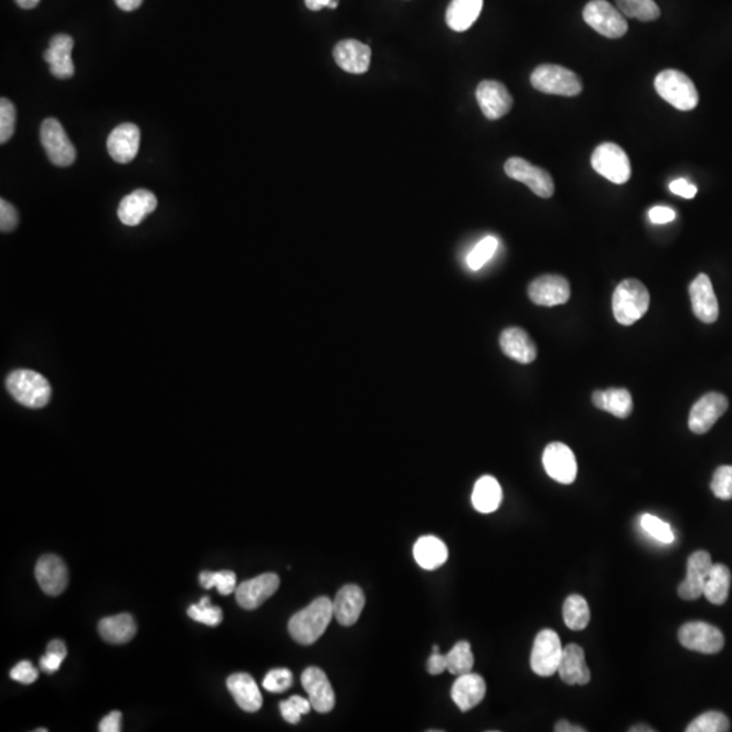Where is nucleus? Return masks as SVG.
Returning a JSON list of instances; mask_svg holds the SVG:
<instances>
[{"label":"nucleus","instance_id":"nucleus-59","mask_svg":"<svg viewBox=\"0 0 732 732\" xmlns=\"http://www.w3.org/2000/svg\"><path fill=\"white\" fill-rule=\"evenodd\" d=\"M629 731H631V732H643V731L654 732L655 729L651 728V727H649V726H634V727H632V728L629 729Z\"/></svg>","mask_w":732,"mask_h":732},{"label":"nucleus","instance_id":"nucleus-47","mask_svg":"<svg viewBox=\"0 0 732 732\" xmlns=\"http://www.w3.org/2000/svg\"><path fill=\"white\" fill-rule=\"evenodd\" d=\"M15 120L17 112L14 105L7 98H2L0 101V143L4 144L12 138L15 130Z\"/></svg>","mask_w":732,"mask_h":732},{"label":"nucleus","instance_id":"nucleus-27","mask_svg":"<svg viewBox=\"0 0 732 732\" xmlns=\"http://www.w3.org/2000/svg\"><path fill=\"white\" fill-rule=\"evenodd\" d=\"M500 343L503 353L520 364L528 365L536 359V343L523 328H506L500 334Z\"/></svg>","mask_w":732,"mask_h":732},{"label":"nucleus","instance_id":"nucleus-41","mask_svg":"<svg viewBox=\"0 0 732 732\" xmlns=\"http://www.w3.org/2000/svg\"><path fill=\"white\" fill-rule=\"evenodd\" d=\"M187 615L192 620L208 626H217L223 620L222 609L213 606L208 597L201 598L199 603L190 606Z\"/></svg>","mask_w":732,"mask_h":732},{"label":"nucleus","instance_id":"nucleus-8","mask_svg":"<svg viewBox=\"0 0 732 732\" xmlns=\"http://www.w3.org/2000/svg\"><path fill=\"white\" fill-rule=\"evenodd\" d=\"M563 647L559 634L552 629H543L534 639L531 655V667L534 674L551 677L559 669Z\"/></svg>","mask_w":732,"mask_h":732},{"label":"nucleus","instance_id":"nucleus-17","mask_svg":"<svg viewBox=\"0 0 732 732\" xmlns=\"http://www.w3.org/2000/svg\"><path fill=\"white\" fill-rule=\"evenodd\" d=\"M302 683L316 712L328 713L334 710L335 695L323 670L319 667H308L302 674Z\"/></svg>","mask_w":732,"mask_h":732},{"label":"nucleus","instance_id":"nucleus-22","mask_svg":"<svg viewBox=\"0 0 732 732\" xmlns=\"http://www.w3.org/2000/svg\"><path fill=\"white\" fill-rule=\"evenodd\" d=\"M140 146V130L133 124H121L107 138V151L113 161L125 164L132 161Z\"/></svg>","mask_w":732,"mask_h":732},{"label":"nucleus","instance_id":"nucleus-6","mask_svg":"<svg viewBox=\"0 0 732 732\" xmlns=\"http://www.w3.org/2000/svg\"><path fill=\"white\" fill-rule=\"evenodd\" d=\"M583 20L606 38H620L628 32L623 12L606 0H592L583 9Z\"/></svg>","mask_w":732,"mask_h":732},{"label":"nucleus","instance_id":"nucleus-36","mask_svg":"<svg viewBox=\"0 0 732 732\" xmlns=\"http://www.w3.org/2000/svg\"><path fill=\"white\" fill-rule=\"evenodd\" d=\"M563 618L570 629L582 631L590 623L589 603L582 595H570L563 605Z\"/></svg>","mask_w":732,"mask_h":732},{"label":"nucleus","instance_id":"nucleus-29","mask_svg":"<svg viewBox=\"0 0 732 732\" xmlns=\"http://www.w3.org/2000/svg\"><path fill=\"white\" fill-rule=\"evenodd\" d=\"M227 688L241 710L250 713L261 710V692L254 678L248 673H236L228 677Z\"/></svg>","mask_w":732,"mask_h":732},{"label":"nucleus","instance_id":"nucleus-7","mask_svg":"<svg viewBox=\"0 0 732 732\" xmlns=\"http://www.w3.org/2000/svg\"><path fill=\"white\" fill-rule=\"evenodd\" d=\"M592 166L595 173L613 184L623 185L631 178V161L620 146L602 143L592 155Z\"/></svg>","mask_w":732,"mask_h":732},{"label":"nucleus","instance_id":"nucleus-55","mask_svg":"<svg viewBox=\"0 0 732 732\" xmlns=\"http://www.w3.org/2000/svg\"><path fill=\"white\" fill-rule=\"evenodd\" d=\"M555 731L556 732H583L586 731V728H582L579 726H574V724L569 723L567 720H560L557 721L556 726H555Z\"/></svg>","mask_w":732,"mask_h":732},{"label":"nucleus","instance_id":"nucleus-52","mask_svg":"<svg viewBox=\"0 0 732 732\" xmlns=\"http://www.w3.org/2000/svg\"><path fill=\"white\" fill-rule=\"evenodd\" d=\"M670 190L675 195H680V197L687 200L695 199L696 194H697V187L689 184L687 179H675L670 184Z\"/></svg>","mask_w":732,"mask_h":732},{"label":"nucleus","instance_id":"nucleus-3","mask_svg":"<svg viewBox=\"0 0 732 732\" xmlns=\"http://www.w3.org/2000/svg\"><path fill=\"white\" fill-rule=\"evenodd\" d=\"M9 394L29 408H43L48 405L52 395V388L43 374L29 369H18L12 372L6 380Z\"/></svg>","mask_w":732,"mask_h":732},{"label":"nucleus","instance_id":"nucleus-33","mask_svg":"<svg viewBox=\"0 0 732 732\" xmlns=\"http://www.w3.org/2000/svg\"><path fill=\"white\" fill-rule=\"evenodd\" d=\"M413 557L422 569L436 570L448 560V548L434 536H423L413 546Z\"/></svg>","mask_w":732,"mask_h":732},{"label":"nucleus","instance_id":"nucleus-60","mask_svg":"<svg viewBox=\"0 0 732 732\" xmlns=\"http://www.w3.org/2000/svg\"><path fill=\"white\" fill-rule=\"evenodd\" d=\"M339 0H331L330 4H328V9H336L338 7Z\"/></svg>","mask_w":732,"mask_h":732},{"label":"nucleus","instance_id":"nucleus-24","mask_svg":"<svg viewBox=\"0 0 732 732\" xmlns=\"http://www.w3.org/2000/svg\"><path fill=\"white\" fill-rule=\"evenodd\" d=\"M72 49L74 40L67 35H56L49 43L43 59L51 67V72L55 78L66 81L75 74V67L72 63Z\"/></svg>","mask_w":732,"mask_h":732},{"label":"nucleus","instance_id":"nucleus-48","mask_svg":"<svg viewBox=\"0 0 732 732\" xmlns=\"http://www.w3.org/2000/svg\"><path fill=\"white\" fill-rule=\"evenodd\" d=\"M293 685V674L287 669H274L267 673L264 680V688L267 692L284 693Z\"/></svg>","mask_w":732,"mask_h":732},{"label":"nucleus","instance_id":"nucleus-44","mask_svg":"<svg viewBox=\"0 0 732 732\" xmlns=\"http://www.w3.org/2000/svg\"><path fill=\"white\" fill-rule=\"evenodd\" d=\"M67 657L66 644L61 641H53L48 644L46 654L41 657L40 667L43 672L53 674L60 669L61 664Z\"/></svg>","mask_w":732,"mask_h":732},{"label":"nucleus","instance_id":"nucleus-21","mask_svg":"<svg viewBox=\"0 0 732 732\" xmlns=\"http://www.w3.org/2000/svg\"><path fill=\"white\" fill-rule=\"evenodd\" d=\"M333 55L335 63L349 74H365L371 66V48L357 40L339 41Z\"/></svg>","mask_w":732,"mask_h":732},{"label":"nucleus","instance_id":"nucleus-31","mask_svg":"<svg viewBox=\"0 0 732 732\" xmlns=\"http://www.w3.org/2000/svg\"><path fill=\"white\" fill-rule=\"evenodd\" d=\"M98 631L107 643L124 644L135 638L138 626L132 616L121 613L102 618L98 626Z\"/></svg>","mask_w":732,"mask_h":732},{"label":"nucleus","instance_id":"nucleus-10","mask_svg":"<svg viewBox=\"0 0 732 732\" xmlns=\"http://www.w3.org/2000/svg\"><path fill=\"white\" fill-rule=\"evenodd\" d=\"M41 143L49 161L55 166L68 167L75 161V146H72L63 125L55 118H46L41 125Z\"/></svg>","mask_w":732,"mask_h":732},{"label":"nucleus","instance_id":"nucleus-35","mask_svg":"<svg viewBox=\"0 0 732 732\" xmlns=\"http://www.w3.org/2000/svg\"><path fill=\"white\" fill-rule=\"evenodd\" d=\"M731 586V571L721 563L713 564L710 575L706 578L704 597L713 605H723L728 598Z\"/></svg>","mask_w":732,"mask_h":732},{"label":"nucleus","instance_id":"nucleus-61","mask_svg":"<svg viewBox=\"0 0 732 732\" xmlns=\"http://www.w3.org/2000/svg\"><path fill=\"white\" fill-rule=\"evenodd\" d=\"M43 731H48V729H43V728H38L37 729V732H43Z\"/></svg>","mask_w":732,"mask_h":732},{"label":"nucleus","instance_id":"nucleus-1","mask_svg":"<svg viewBox=\"0 0 732 732\" xmlns=\"http://www.w3.org/2000/svg\"><path fill=\"white\" fill-rule=\"evenodd\" d=\"M333 618V601L327 597L316 598L307 608L292 616L287 629L297 643L310 646L322 638Z\"/></svg>","mask_w":732,"mask_h":732},{"label":"nucleus","instance_id":"nucleus-18","mask_svg":"<svg viewBox=\"0 0 732 732\" xmlns=\"http://www.w3.org/2000/svg\"><path fill=\"white\" fill-rule=\"evenodd\" d=\"M713 563L711 555L706 551H697L688 559L687 578L678 587V595L682 600H698L704 595L705 580L710 575Z\"/></svg>","mask_w":732,"mask_h":732},{"label":"nucleus","instance_id":"nucleus-2","mask_svg":"<svg viewBox=\"0 0 732 732\" xmlns=\"http://www.w3.org/2000/svg\"><path fill=\"white\" fill-rule=\"evenodd\" d=\"M612 307L618 323L634 325L649 311V292L639 279H624L613 293Z\"/></svg>","mask_w":732,"mask_h":732},{"label":"nucleus","instance_id":"nucleus-46","mask_svg":"<svg viewBox=\"0 0 732 732\" xmlns=\"http://www.w3.org/2000/svg\"><path fill=\"white\" fill-rule=\"evenodd\" d=\"M711 490L719 500H732V466H721L716 469L711 482Z\"/></svg>","mask_w":732,"mask_h":732},{"label":"nucleus","instance_id":"nucleus-5","mask_svg":"<svg viewBox=\"0 0 732 732\" xmlns=\"http://www.w3.org/2000/svg\"><path fill=\"white\" fill-rule=\"evenodd\" d=\"M531 83L537 91L562 97H577L583 90L582 81L574 71L556 64L537 67L531 74Z\"/></svg>","mask_w":732,"mask_h":732},{"label":"nucleus","instance_id":"nucleus-32","mask_svg":"<svg viewBox=\"0 0 732 732\" xmlns=\"http://www.w3.org/2000/svg\"><path fill=\"white\" fill-rule=\"evenodd\" d=\"M483 9V0H452L446 10V23L454 32H466L476 22Z\"/></svg>","mask_w":732,"mask_h":732},{"label":"nucleus","instance_id":"nucleus-37","mask_svg":"<svg viewBox=\"0 0 732 732\" xmlns=\"http://www.w3.org/2000/svg\"><path fill=\"white\" fill-rule=\"evenodd\" d=\"M615 4L624 17L634 18L641 22H651L661 17V9L654 0H615Z\"/></svg>","mask_w":732,"mask_h":732},{"label":"nucleus","instance_id":"nucleus-49","mask_svg":"<svg viewBox=\"0 0 732 732\" xmlns=\"http://www.w3.org/2000/svg\"><path fill=\"white\" fill-rule=\"evenodd\" d=\"M10 677H12V680L17 681V682L30 685V683L37 681L38 670L33 666L32 662L22 661L20 662L17 666L12 667Z\"/></svg>","mask_w":732,"mask_h":732},{"label":"nucleus","instance_id":"nucleus-45","mask_svg":"<svg viewBox=\"0 0 732 732\" xmlns=\"http://www.w3.org/2000/svg\"><path fill=\"white\" fill-rule=\"evenodd\" d=\"M641 525L649 536L654 537L661 543L672 544L674 541V533H673L672 528H670L669 523H665L661 518L651 515H644L641 518Z\"/></svg>","mask_w":732,"mask_h":732},{"label":"nucleus","instance_id":"nucleus-56","mask_svg":"<svg viewBox=\"0 0 732 732\" xmlns=\"http://www.w3.org/2000/svg\"><path fill=\"white\" fill-rule=\"evenodd\" d=\"M115 4L117 6L120 7L121 10H124V12H133V10L138 9L143 4V0H115Z\"/></svg>","mask_w":732,"mask_h":732},{"label":"nucleus","instance_id":"nucleus-11","mask_svg":"<svg viewBox=\"0 0 732 732\" xmlns=\"http://www.w3.org/2000/svg\"><path fill=\"white\" fill-rule=\"evenodd\" d=\"M506 176L523 182L534 194L541 199H551L555 193L551 174L541 167L533 166L523 158H510L505 163Z\"/></svg>","mask_w":732,"mask_h":732},{"label":"nucleus","instance_id":"nucleus-54","mask_svg":"<svg viewBox=\"0 0 732 732\" xmlns=\"http://www.w3.org/2000/svg\"><path fill=\"white\" fill-rule=\"evenodd\" d=\"M121 729V712L113 711L109 715L105 716L99 723L101 732H118Z\"/></svg>","mask_w":732,"mask_h":732},{"label":"nucleus","instance_id":"nucleus-30","mask_svg":"<svg viewBox=\"0 0 732 732\" xmlns=\"http://www.w3.org/2000/svg\"><path fill=\"white\" fill-rule=\"evenodd\" d=\"M592 399L595 407L612 413L620 420H626L634 411V400H632L631 392L626 388H609L606 390H595Z\"/></svg>","mask_w":732,"mask_h":732},{"label":"nucleus","instance_id":"nucleus-26","mask_svg":"<svg viewBox=\"0 0 732 732\" xmlns=\"http://www.w3.org/2000/svg\"><path fill=\"white\" fill-rule=\"evenodd\" d=\"M485 692V681L479 674L471 672L468 674L459 675L452 687L451 695L459 710L467 712L482 703Z\"/></svg>","mask_w":732,"mask_h":732},{"label":"nucleus","instance_id":"nucleus-53","mask_svg":"<svg viewBox=\"0 0 732 732\" xmlns=\"http://www.w3.org/2000/svg\"><path fill=\"white\" fill-rule=\"evenodd\" d=\"M649 218L654 224H667L675 218V212L672 208L654 207L649 209Z\"/></svg>","mask_w":732,"mask_h":732},{"label":"nucleus","instance_id":"nucleus-20","mask_svg":"<svg viewBox=\"0 0 732 732\" xmlns=\"http://www.w3.org/2000/svg\"><path fill=\"white\" fill-rule=\"evenodd\" d=\"M35 579L45 594H61L68 585V570L63 559L56 555H45L35 566Z\"/></svg>","mask_w":732,"mask_h":732},{"label":"nucleus","instance_id":"nucleus-58","mask_svg":"<svg viewBox=\"0 0 732 732\" xmlns=\"http://www.w3.org/2000/svg\"><path fill=\"white\" fill-rule=\"evenodd\" d=\"M17 2L18 6L20 9L30 10L35 9L38 4H40V0H15Z\"/></svg>","mask_w":732,"mask_h":732},{"label":"nucleus","instance_id":"nucleus-42","mask_svg":"<svg viewBox=\"0 0 732 732\" xmlns=\"http://www.w3.org/2000/svg\"><path fill=\"white\" fill-rule=\"evenodd\" d=\"M498 244L500 243H498L497 238L487 236L475 246L474 250L469 253L468 258H467L468 266L471 267L472 271H479L492 258L495 251H497Z\"/></svg>","mask_w":732,"mask_h":732},{"label":"nucleus","instance_id":"nucleus-19","mask_svg":"<svg viewBox=\"0 0 732 732\" xmlns=\"http://www.w3.org/2000/svg\"><path fill=\"white\" fill-rule=\"evenodd\" d=\"M689 295L696 318L706 325L715 323L719 318V303L710 277L698 274L690 284Z\"/></svg>","mask_w":732,"mask_h":732},{"label":"nucleus","instance_id":"nucleus-57","mask_svg":"<svg viewBox=\"0 0 732 732\" xmlns=\"http://www.w3.org/2000/svg\"><path fill=\"white\" fill-rule=\"evenodd\" d=\"M331 0H305V6L312 12H319V10L328 7Z\"/></svg>","mask_w":732,"mask_h":732},{"label":"nucleus","instance_id":"nucleus-43","mask_svg":"<svg viewBox=\"0 0 732 732\" xmlns=\"http://www.w3.org/2000/svg\"><path fill=\"white\" fill-rule=\"evenodd\" d=\"M311 708H312L311 701L302 696H292L287 700L279 703L282 718L290 724L299 723L303 715L310 713Z\"/></svg>","mask_w":732,"mask_h":732},{"label":"nucleus","instance_id":"nucleus-12","mask_svg":"<svg viewBox=\"0 0 732 732\" xmlns=\"http://www.w3.org/2000/svg\"><path fill=\"white\" fill-rule=\"evenodd\" d=\"M547 474L555 482L571 484L577 479L578 466L574 452L563 443H551L543 453Z\"/></svg>","mask_w":732,"mask_h":732},{"label":"nucleus","instance_id":"nucleus-51","mask_svg":"<svg viewBox=\"0 0 732 732\" xmlns=\"http://www.w3.org/2000/svg\"><path fill=\"white\" fill-rule=\"evenodd\" d=\"M445 670H448V661H446V655L441 654L437 646L433 647V654L429 657L428 672L431 675L443 674Z\"/></svg>","mask_w":732,"mask_h":732},{"label":"nucleus","instance_id":"nucleus-4","mask_svg":"<svg viewBox=\"0 0 732 732\" xmlns=\"http://www.w3.org/2000/svg\"><path fill=\"white\" fill-rule=\"evenodd\" d=\"M657 95L667 104L682 112L696 109L698 105V92L689 76L677 69H665L659 72L654 82Z\"/></svg>","mask_w":732,"mask_h":732},{"label":"nucleus","instance_id":"nucleus-13","mask_svg":"<svg viewBox=\"0 0 732 732\" xmlns=\"http://www.w3.org/2000/svg\"><path fill=\"white\" fill-rule=\"evenodd\" d=\"M728 410V399L719 392L704 395L693 405L689 413V429L695 434H705Z\"/></svg>","mask_w":732,"mask_h":732},{"label":"nucleus","instance_id":"nucleus-14","mask_svg":"<svg viewBox=\"0 0 732 732\" xmlns=\"http://www.w3.org/2000/svg\"><path fill=\"white\" fill-rule=\"evenodd\" d=\"M528 296L534 304L555 307L569 302L571 287L564 277L547 274L531 281L528 287Z\"/></svg>","mask_w":732,"mask_h":732},{"label":"nucleus","instance_id":"nucleus-9","mask_svg":"<svg viewBox=\"0 0 732 732\" xmlns=\"http://www.w3.org/2000/svg\"><path fill=\"white\" fill-rule=\"evenodd\" d=\"M678 641L685 649L701 654H718L724 647V634L720 629L704 621L683 624L678 632Z\"/></svg>","mask_w":732,"mask_h":732},{"label":"nucleus","instance_id":"nucleus-50","mask_svg":"<svg viewBox=\"0 0 732 732\" xmlns=\"http://www.w3.org/2000/svg\"><path fill=\"white\" fill-rule=\"evenodd\" d=\"M18 225V212L6 200H0V230L10 232Z\"/></svg>","mask_w":732,"mask_h":732},{"label":"nucleus","instance_id":"nucleus-40","mask_svg":"<svg viewBox=\"0 0 732 732\" xmlns=\"http://www.w3.org/2000/svg\"><path fill=\"white\" fill-rule=\"evenodd\" d=\"M731 728L728 718L718 711L703 713L687 727V732H727Z\"/></svg>","mask_w":732,"mask_h":732},{"label":"nucleus","instance_id":"nucleus-25","mask_svg":"<svg viewBox=\"0 0 732 732\" xmlns=\"http://www.w3.org/2000/svg\"><path fill=\"white\" fill-rule=\"evenodd\" d=\"M365 606V594L357 585H346L333 601L334 618L341 626H351L358 621Z\"/></svg>","mask_w":732,"mask_h":732},{"label":"nucleus","instance_id":"nucleus-23","mask_svg":"<svg viewBox=\"0 0 732 732\" xmlns=\"http://www.w3.org/2000/svg\"><path fill=\"white\" fill-rule=\"evenodd\" d=\"M156 207L158 200L153 193L144 189L135 190L121 201L118 207V218L122 224L136 227L146 216L151 215Z\"/></svg>","mask_w":732,"mask_h":732},{"label":"nucleus","instance_id":"nucleus-15","mask_svg":"<svg viewBox=\"0 0 732 732\" xmlns=\"http://www.w3.org/2000/svg\"><path fill=\"white\" fill-rule=\"evenodd\" d=\"M279 578L273 572L258 575L253 579L244 580L236 587V601L248 610L259 608L264 601L269 600L279 590Z\"/></svg>","mask_w":732,"mask_h":732},{"label":"nucleus","instance_id":"nucleus-38","mask_svg":"<svg viewBox=\"0 0 732 732\" xmlns=\"http://www.w3.org/2000/svg\"><path fill=\"white\" fill-rule=\"evenodd\" d=\"M448 672L451 674H468L474 669L475 657L472 654L471 644L468 641H459L451 651L446 654Z\"/></svg>","mask_w":732,"mask_h":732},{"label":"nucleus","instance_id":"nucleus-16","mask_svg":"<svg viewBox=\"0 0 732 732\" xmlns=\"http://www.w3.org/2000/svg\"><path fill=\"white\" fill-rule=\"evenodd\" d=\"M476 99L487 120H500L513 107V97L505 84L497 81H483L477 86Z\"/></svg>","mask_w":732,"mask_h":732},{"label":"nucleus","instance_id":"nucleus-34","mask_svg":"<svg viewBox=\"0 0 732 732\" xmlns=\"http://www.w3.org/2000/svg\"><path fill=\"white\" fill-rule=\"evenodd\" d=\"M502 502V488L495 477H480L472 492V505L479 513H492L500 508Z\"/></svg>","mask_w":732,"mask_h":732},{"label":"nucleus","instance_id":"nucleus-28","mask_svg":"<svg viewBox=\"0 0 732 732\" xmlns=\"http://www.w3.org/2000/svg\"><path fill=\"white\" fill-rule=\"evenodd\" d=\"M557 673H559L560 680L567 685H586L590 682L592 674L586 665L585 651L582 647L578 644H569L564 647Z\"/></svg>","mask_w":732,"mask_h":732},{"label":"nucleus","instance_id":"nucleus-39","mask_svg":"<svg viewBox=\"0 0 732 732\" xmlns=\"http://www.w3.org/2000/svg\"><path fill=\"white\" fill-rule=\"evenodd\" d=\"M200 583H201L204 589L216 587L222 595H231L236 592V587H238L236 586L235 572L228 571V570L217 572H201L200 574Z\"/></svg>","mask_w":732,"mask_h":732}]
</instances>
